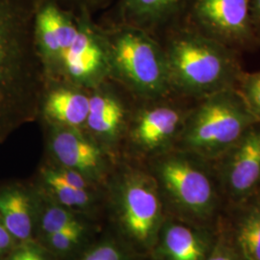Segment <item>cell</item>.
<instances>
[{
  "instance_id": "obj_29",
  "label": "cell",
  "mask_w": 260,
  "mask_h": 260,
  "mask_svg": "<svg viewBox=\"0 0 260 260\" xmlns=\"http://www.w3.org/2000/svg\"><path fill=\"white\" fill-rule=\"evenodd\" d=\"M0 254H1V253H0Z\"/></svg>"
},
{
  "instance_id": "obj_3",
  "label": "cell",
  "mask_w": 260,
  "mask_h": 260,
  "mask_svg": "<svg viewBox=\"0 0 260 260\" xmlns=\"http://www.w3.org/2000/svg\"><path fill=\"white\" fill-rule=\"evenodd\" d=\"M165 52L173 90L199 100L236 89L243 74L232 47L199 30L177 32Z\"/></svg>"
},
{
  "instance_id": "obj_7",
  "label": "cell",
  "mask_w": 260,
  "mask_h": 260,
  "mask_svg": "<svg viewBox=\"0 0 260 260\" xmlns=\"http://www.w3.org/2000/svg\"><path fill=\"white\" fill-rule=\"evenodd\" d=\"M120 220L133 241L148 246L154 241L161 221V201L155 177L139 170L123 175L119 187Z\"/></svg>"
},
{
  "instance_id": "obj_9",
  "label": "cell",
  "mask_w": 260,
  "mask_h": 260,
  "mask_svg": "<svg viewBox=\"0 0 260 260\" xmlns=\"http://www.w3.org/2000/svg\"><path fill=\"white\" fill-rule=\"evenodd\" d=\"M149 103L135 116L130 134L141 150L157 152L178 140L189 110L163 99Z\"/></svg>"
},
{
  "instance_id": "obj_18",
  "label": "cell",
  "mask_w": 260,
  "mask_h": 260,
  "mask_svg": "<svg viewBox=\"0 0 260 260\" xmlns=\"http://www.w3.org/2000/svg\"><path fill=\"white\" fill-rule=\"evenodd\" d=\"M237 243L246 260H260V202L252 205L242 218Z\"/></svg>"
},
{
  "instance_id": "obj_16",
  "label": "cell",
  "mask_w": 260,
  "mask_h": 260,
  "mask_svg": "<svg viewBox=\"0 0 260 260\" xmlns=\"http://www.w3.org/2000/svg\"><path fill=\"white\" fill-rule=\"evenodd\" d=\"M206 243L190 228L172 223L163 233L162 249L169 260H205Z\"/></svg>"
},
{
  "instance_id": "obj_26",
  "label": "cell",
  "mask_w": 260,
  "mask_h": 260,
  "mask_svg": "<svg viewBox=\"0 0 260 260\" xmlns=\"http://www.w3.org/2000/svg\"><path fill=\"white\" fill-rule=\"evenodd\" d=\"M16 241L17 240L12 236L4 223L0 220V253L11 250Z\"/></svg>"
},
{
  "instance_id": "obj_1",
  "label": "cell",
  "mask_w": 260,
  "mask_h": 260,
  "mask_svg": "<svg viewBox=\"0 0 260 260\" xmlns=\"http://www.w3.org/2000/svg\"><path fill=\"white\" fill-rule=\"evenodd\" d=\"M86 10L40 0L35 40L45 75L75 88L98 86L109 71L104 34Z\"/></svg>"
},
{
  "instance_id": "obj_4",
  "label": "cell",
  "mask_w": 260,
  "mask_h": 260,
  "mask_svg": "<svg viewBox=\"0 0 260 260\" xmlns=\"http://www.w3.org/2000/svg\"><path fill=\"white\" fill-rule=\"evenodd\" d=\"M255 122L237 89L225 90L199 100L189 110L178 142L183 151L218 160Z\"/></svg>"
},
{
  "instance_id": "obj_27",
  "label": "cell",
  "mask_w": 260,
  "mask_h": 260,
  "mask_svg": "<svg viewBox=\"0 0 260 260\" xmlns=\"http://www.w3.org/2000/svg\"><path fill=\"white\" fill-rule=\"evenodd\" d=\"M205 260H238L233 251L223 244L218 245L211 254Z\"/></svg>"
},
{
  "instance_id": "obj_6",
  "label": "cell",
  "mask_w": 260,
  "mask_h": 260,
  "mask_svg": "<svg viewBox=\"0 0 260 260\" xmlns=\"http://www.w3.org/2000/svg\"><path fill=\"white\" fill-rule=\"evenodd\" d=\"M206 162L182 150L163 155L155 164L158 183L183 210L201 219L209 217L216 204L213 178Z\"/></svg>"
},
{
  "instance_id": "obj_22",
  "label": "cell",
  "mask_w": 260,
  "mask_h": 260,
  "mask_svg": "<svg viewBox=\"0 0 260 260\" xmlns=\"http://www.w3.org/2000/svg\"><path fill=\"white\" fill-rule=\"evenodd\" d=\"M80 260H125L122 251L112 243H103L88 251Z\"/></svg>"
},
{
  "instance_id": "obj_12",
  "label": "cell",
  "mask_w": 260,
  "mask_h": 260,
  "mask_svg": "<svg viewBox=\"0 0 260 260\" xmlns=\"http://www.w3.org/2000/svg\"><path fill=\"white\" fill-rule=\"evenodd\" d=\"M188 0H118L114 25L140 28L149 32L166 24L183 10Z\"/></svg>"
},
{
  "instance_id": "obj_23",
  "label": "cell",
  "mask_w": 260,
  "mask_h": 260,
  "mask_svg": "<svg viewBox=\"0 0 260 260\" xmlns=\"http://www.w3.org/2000/svg\"><path fill=\"white\" fill-rule=\"evenodd\" d=\"M53 170L56 175L68 184L80 189H90L92 182L87 177H84L81 174L75 172L74 170L64 167L56 168Z\"/></svg>"
},
{
  "instance_id": "obj_8",
  "label": "cell",
  "mask_w": 260,
  "mask_h": 260,
  "mask_svg": "<svg viewBox=\"0 0 260 260\" xmlns=\"http://www.w3.org/2000/svg\"><path fill=\"white\" fill-rule=\"evenodd\" d=\"M199 31L228 47H245L254 38L251 0H192Z\"/></svg>"
},
{
  "instance_id": "obj_2",
  "label": "cell",
  "mask_w": 260,
  "mask_h": 260,
  "mask_svg": "<svg viewBox=\"0 0 260 260\" xmlns=\"http://www.w3.org/2000/svg\"><path fill=\"white\" fill-rule=\"evenodd\" d=\"M40 0H0V104L11 98L36 113L45 72L35 40Z\"/></svg>"
},
{
  "instance_id": "obj_11",
  "label": "cell",
  "mask_w": 260,
  "mask_h": 260,
  "mask_svg": "<svg viewBox=\"0 0 260 260\" xmlns=\"http://www.w3.org/2000/svg\"><path fill=\"white\" fill-rule=\"evenodd\" d=\"M50 149L61 167L74 170L91 182L104 177L107 167L103 150L80 129L53 124Z\"/></svg>"
},
{
  "instance_id": "obj_28",
  "label": "cell",
  "mask_w": 260,
  "mask_h": 260,
  "mask_svg": "<svg viewBox=\"0 0 260 260\" xmlns=\"http://www.w3.org/2000/svg\"><path fill=\"white\" fill-rule=\"evenodd\" d=\"M251 8L255 25L260 27V0H251Z\"/></svg>"
},
{
  "instance_id": "obj_21",
  "label": "cell",
  "mask_w": 260,
  "mask_h": 260,
  "mask_svg": "<svg viewBox=\"0 0 260 260\" xmlns=\"http://www.w3.org/2000/svg\"><path fill=\"white\" fill-rule=\"evenodd\" d=\"M84 228L70 229L44 235L47 246L56 252H67L75 248L83 237Z\"/></svg>"
},
{
  "instance_id": "obj_19",
  "label": "cell",
  "mask_w": 260,
  "mask_h": 260,
  "mask_svg": "<svg viewBox=\"0 0 260 260\" xmlns=\"http://www.w3.org/2000/svg\"><path fill=\"white\" fill-rule=\"evenodd\" d=\"M82 223L70 208L61 205H48L41 219V231L44 235L70 229H82Z\"/></svg>"
},
{
  "instance_id": "obj_24",
  "label": "cell",
  "mask_w": 260,
  "mask_h": 260,
  "mask_svg": "<svg viewBox=\"0 0 260 260\" xmlns=\"http://www.w3.org/2000/svg\"><path fill=\"white\" fill-rule=\"evenodd\" d=\"M8 260H47L46 254L35 245L26 244L10 255Z\"/></svg>"
},
{
  "instance_id": "obj_10",
  "label": "cell",
  "mask_w": 260,
  "mask_h": 260,
  "mask_svg": "<svg viewBox=\"0 0 260 260\" xmlns=\"http://www.w3.org/2000/svg\"><path fill=\"white\" fill-rule=\"evenodd\" d=\"M219 162L223 186L236 199L251 194L260 184V122L247 130Z\"/></svg>"
},
{
  "instance_id": "obj_25",
  "label": "cell",
  "mask_w": 260,
  "mask_h": 260,
  "mask_svg": "<svg viewBox=\"0 0 260 260\" xmlns=\"http://www.w3.org/2000/svg\"><path fill=\"white\" fill-rule=\"evenodd\" d=\"M69 7L75 9L87 10L92 13L93 11L106 7L112 0H58Z\"/></svg>"
},
{
  "instance_id": "obj_14",
  "label": "cell",
  "mask_w": 260,
  "mask_h": 260,
  "mask_svg": "<svg viewBox=\"0 0 260 260\" xmlns=\"http://www.w3.org/2000/svg\"><path fill=\"white\" fill-rule=\"evenodd\" d=\"M126 110L118 98L105 92L90 96V106L85 126L102 139H114L123 128Z\"/></svg>"
},
{
  "instance_id": "obj_5",
  "label": "cell",
  "mask_w": 260,
  "mask_h": 260,
  "mask_svg": "<svg viewBox=\"0 0 260 260\" xmlns=\"http://www.w3.org/2000/svg\"><path fill=\"white\" fill-rule=\"evenodd\" d=\"M105 36L109 71L146 101L165 99L173 91L167 57L149 32L114 25Z\"/></svg>"
},
{
  "instance_id": "obj_13",
  "label": "cell",
  "mask_w": 260,
  "mask_h": 260,
  "mask_svg": "<svg viewBox=\"0 0 260 260\" xmlns=\"http://www.w3.org/2000/svg\"><path fill=\"white\" fill-rule=\"evenodd\" d=\"M89 106L90 95L66 85L50 91L44 100V112L53 124L77 129L85 126Z\"/></svg>"
},
{
  "instance_id": "obj_15",
  "label": "cell",
  "mask_w": 260,
  "mask_h": 260,
  "mask_svg": "<svg viewBox=\"0 0 260 260\" xmlns=\"http://www.w3.org/2000/svg\"><path fill=\"white\" fill-rule=\"evenodd\" d=\"M0 220L17 241L29 242L33 231L32 208L22 190L10 188L0 192Z\"/></svg>"
},
{
  "instance_id": "obj_20",
  "label": "cell",
  "mask_w": 260,
  "mask_h": 260,
  "mask_svg": "<svg viewBox=\"0 0 260 260\" xmlns=\"http://www.w3.org/2000/svg\"><path fill=\"white\" fill-rule=\"evenodd\" d=\"M236 89L251 115L257 122H260V71L251 74L243 73Z\"/></svg>"
},
{
  "instance_id": "obj_17",
  "label": "cell",
  "mask_w": 260,
  "mask_h": 260,
  "mask_svg": "<svg viewBox=\"0 0 260 260\" xmlns=\"http://www.w3.org/2000/svg\"><path fill=\"white\" fill-rule=\"evenodd\" d=\"M43 178L49 193L59 205L67 208H84L93 202L90 189H80L68 184L51 168L44 170Z\"/></svg>"
}]
</instances>
